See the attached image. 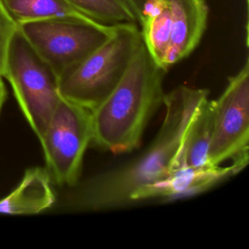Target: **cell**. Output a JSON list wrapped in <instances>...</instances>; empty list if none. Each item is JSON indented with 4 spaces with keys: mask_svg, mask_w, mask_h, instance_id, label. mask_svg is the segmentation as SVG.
Returning <instances> with one entry per match:
<instances>
[{
    "mask_svg": "<svg viewBox=\"0 0 249 249\" xmlns=\"http://www.w3.org/2000/svg\"><path fill=\"white\" fill-rule=\"evenodd\" d=\"M151 0H124V2L128 5V7L133 12L134 16L137 18V22H139L144 10Z\"/></svg>",
    "mask_w": 249,
    "mask_h": 249,
    "instance_id": "15",
    "label": "cell"
},
{
    "mask_svg": "<svg viewBox=\"0 0 249 249\" xmlns=\"http://www.w3.org/2000/svg\"><path fill=\"white\" fill-rule=\"evenodd\" d=\"M214 124L208 152L210 164L249 160V61L232 76L213 99Z\"/></svg>",
    "mask_w": 249,
    "mask_h": 249,
    "instance_id": "8",
    "label": "cell"
},
{
    "mask_svg": "<svg viewBox=\"0 0 249 249\" xmlns=\"http://www.w3.org/2000/svg\"><path fill=\"white\" fill-rule=\"evenodd\" d=\"M165 72L142 40L120 83L91 111L92 143L113 154L137 149L149 122L162 105Z\"/></svg>",
    "mask_w": 249,
    "mask_h": 249,
    "instance_id": "2",
    "label": "cell"
},
{
    "mask_svg": "<svg viewBox=\"0 0 249 249\" xmlns=\"http://www.w3.org/2000/svg\"><path fill=\"white\" fill-rule=\"evenodd\" d=\"M248 161L236 160L230 161L227 165L207 163L175 168L162 179L134 191L130 196V202L155 197H181L203 193L242 171Z\"/></svg>",
    "mask_w": 249,
    "mask_h": 249,
    "instance_id": "9",
    "label": "cell"
},
{
    "mask_svg": "<svg viewBox=\"0 0 249 249\" xmlns=\"http://www.w3.org/2000/svg\"><path fill=\"white\" fill-rule=\"evenodd\" d=\"M70 6L86 18L103 25L137 22L124 0H66Z\"/></svg>",
    "mask_w": 249,
    "mask_h": 249,
    "instance_id": "13",
    "label": "cell"
},
{
    "mask_svg": "<svg viewBox=\"0 0 249 249\" xmlns=\"http://www.w3.org/2000/svg\"><path fill=\"white\" fill-rule=\"evenodd\" d=\"M52 183L46 168H28L16 189L0 199V213L30 215L50 208L55 200Z\"/></svg>",
    "mask_w": 249,
    "mask_h": 249,
    "instance_id": "10",
    "label": "cell"
},
{
    "mask_svg": "<svg viewBox=\"0 0 249 249\" xmlns=\"http://www.w3.org/2000/svg\"><path fill=\"white\" fill-rule=\"evenodd\" d=\"M6 96H7L6 87H5V85H4L3 76L0 74V112H1V110H2V107H3L4 103H5Z\"/></svg>",
    "mask_w": 249,
    "mask_h": 249,
    "instance_id": "16",
    "label": "cell"
},
{
    "mask_svg": "<svg viewBox=\"0 0 249 249\" xmlns=\"http://www.w3.org/2000/svg\"><path fill=\"white\" fill-rule=\"evenodd\" d=\"M114 26L79 18H51L25 22L18 29L58 77L101 46Z\"/></svg>",
    "mask_w": 249,
    "mask_h": 249,
    "instance_id": "7",
    "label": "cell"
},
{
    "mask_svg": "<svg viewBox=\"0 0 249 249\" xmlns=\"http://www.w3.org/2000/svg\"><path fill=\"white\" fill-rule=\"evenodd\" d=\"M17 27L18 25L7 14L0 1V74L2 76L8 46Z\"/></svg>",
    "mask_w": 249,
    "mask_h": 249,
    "instance_id": "14",
    "label": "cell"
},
{
    "mask_svg": "<svg viewBox=\"0 0 249 249\" xmlns=\"http://www.w3.org/2000/svg\"><path fill=\"white\" fill-rule=\"evenodd\" d=\"M246 2H248V0H246Z\"/></svg>",
    "mask_w": 249,
    "mask_h": 249,
    "instance_id": "17",
    "label": "cell"
},
{
    "mask_svg": "<svg viewBox=\"0 0 249 249\" xmlns=\"http://www.w3.org/2000/svg\"><path fill=\"white\" fill-rule=\"evenodd\" d=\"M208 12L205 0H151L138 25L155 62L167 70L187 57L204 34Z\"/></svg>",
    "mask_w": 249,
    "mask_h": 249,
    "instance_id": "4",
    "label": "cell"
},
{
    "mask_svg": "<svg viewBox=\"0 0 249 249\" xmlns=\"http://www.w3.org/2000/svg\"><path fill=\"white\" fill-rule=\"evenodd\" d=\"M4 9L17 25L51 19L79 18L95 22L73 9L66 0H0ZM97 23V22H96Z\"/></svg>",
    "mask_w": 249,
    "mask_h": 249,
    "instance_id": "12",
    "label": "cell"
},
{
    "mask_svg": "<svg viewBox=\"0 0 249 249\" xmlns=\"http://www.w3.org/2000/svg\"><path fill=\"white\" fill-rule=\"evenodd\" d=\"M208 90L179 86L164 94L165 114L149 147L126 164L88 179L70 194L67 205L78 210H104L130 202L137 189L173 170L187 129Z\"/></svg>",
    "mask_w": 249,
    "mask_h": 249,
    "instance_id": "1",
    "label": "cell"
},
{
    "mask_svg": "<svg viewBox=\"0 0 249 249\" xmlns=\"http://www.w3.org/2000/svg\"><path fill=\"white\" fill-rule=\"evenodd\" d=\"M141 43L137 23L116 24L101 46L58 77L60 96L94 110L120 83Z\"/></svg>",
    "mask_w": 249,
    "mask_h": 249,
    "instance_id": "3",
    "label": "cell"
},
{
    "mask_svg": "<svg viewBox=\"0 0 249 249\" xmlns=\"http://www.w3.org/2000/svg\"><path fill=\"white\" fill-rule=\"evenodd\" d=\"M214 124L213 99L206 98L192 120L175 160L174 168L207 164Z\"/></svg>",
    "mask_w": 249,
    "mask_h": 249,
    "instance_id": "11",
    "label": "cell"
},
{
    "mask_svg": "<svg viewBox=\"0 0 249 249\" xmlns=\"http://www.w3.org/2000/svg\"><path fill=\"white\" fill-rule=\"evenodd\" d=\"M39 141L52 182L76 187L92 143L91 111L61 97Z\"/></svg>",
    "mask_w": 249,
    "mask_h": 249,
    "instance_id": "6",
    "label": "cell"
},
{
    "mask_svg": "<svg viewBox=\"0 0 249 249\" xmlns=\"http://www.w3.org/2000/svg\"><path fill=\"white\" fill-rule=\"evenodd\" d=\"M3 78L10 83L24 118L40 139L61 98L58 75L37 53L18 27L8 46Z\"/></svg>",
    "mask_w": 249,
    "mask_h": 249,
    "instance_id": "5",
    "label": "cell"
}]
</instances>
